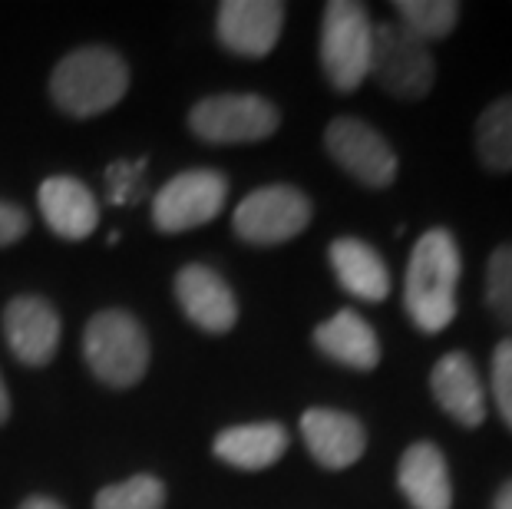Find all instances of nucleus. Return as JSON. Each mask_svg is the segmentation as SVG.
Here are the masks:
<instances>
[{
	"instance_id": "obj_1",
	"label": "nucleus",
	"mask_w": 512,
	"mask_h": 509,
	"mask_svg": "<svg viewBox=\"0 0 512 509\" xmlns=\"http://www.w3.org/2000/svg\"><path fill=\"white\" fill-rule=\"evenodd\" d=\"M460 245L446 229H430L413 245L403 305L423 334H440L456 318V285H460Z\"/></svg>"
},
{
	"instance_id": "obj_13",
	"label": "nucleus",
	"mask_w": 512,
	"mask_h": 509,
	"mask_svg": "<svg viewBox=\"0 0 512 509\" xmlns=\"http://www.w3.org/2000/svg\"><path fill=\"white\" fill-rule=\"evenodd\" d=\"M4 334L17 361L24 364H50L60 348V318L50 301L37 295L14 298L4 311Z\"/></svg>"
},
{
	"instance_id": "obj_25",
	"label": "nucleus",
	"mask_w": 512,
	"mask_h": 509,
	"mask_svg": "<svg viewBox=\"0 0 512 509\" xmlns=\"http://www.w3.org/2000/svg\"><path fill=\"white\" fill-rule=\"evenodd\" d=\"M493 397L503 424L512 430V338L499 341L493 351Z\"/></svg>"
},
{
	"instance_id": "obj_4",
	"label": "nucleus",
	"mask_w": 512,
	"mask_h": 509,
	"mask_svg": "<svg viewBox=\"0 0 512 509\" xmlns=\"http://www.w3.org/2000/svg\"><path fill=\"white\" fill-rule=\"evenodd\" d=\"M83 354L90 371L110 387H133L149 367V338L133 314L110 308L86 324Z\"/></svg>"
},
{
	"instance_id": "obj_3",
	"label": "nucleus",
	"mask_w": 512,
	"mask_h": 509,
	"mask_svg": "<svg viewBox=\"0 0 512 509\" xmlns=\"http://www.w3.org/2000/svg\"><path fill=\"white\" fill-rule=\"evenodd\" d=\"M374 20L357 0H331L321 20V67L337 93H354L370 77Z\"/></svg>"
},
{
	"instance_id": "obj_11",
	"label": "nucleus",
	"mask_w": 512,
	"mask_h": 509,
	"mask_svg": "<svg viewBox=\"0 0 512 509\" xmlns=\"http://www.w3.org/2000/svg\"><path fill=\"white\" fill-rule=\"evenodd\" d=\"M301 437L311 457L328 470H347L364 457L367 430L354 414L331 407H311L301 417Z\"/></svg>"
},
{
	"instance_id": "obj_10",
	"label": "nucleus",
	"mask_w": 512,
	"mask_h": 509,
	"mask_svg": "<svg viewBox=\"0 0 512 509\" xmlns=\"http://www.w3.org/2000/svg\"><path fill=\"white\" fill-rule=\"evenodd\" d=\"M285 27V4L278 0H225L215 30L225 50L238 57H268Z\"/></svg>"
},
{
	"instance_id": "obj_18",
	"label": "nucleus",
	"mask_w": 512,
	"mask_h": 509,
	"mask_svg": "<svg viewBox=\"0 0 512 509\" xmlns=\"http://www.w3.org/2000/svg\"><path fill=\"white\" fill-rule=\"evenodd\" d=\"M215 457L228 467L238 470H268L285 457L288 450V430L265 420V424H242L222 430L212 443Z\"/></svg>"
},
{
	"instance_id": "obj_9",
	"label": "nucleus",
	"mask_w": 512,
	"mask_h": 509,
	"mask_svg": "<svg viewBox=\"0 0 512 509\" xmlns=\"http://www.w3.org/2000/svg\"><path fill=\"white\" fill-rule=\"evenodd\" d=\"M331 159L347 176L364 182L370 189H384L397 179V153L374 126L357 116H337L331 119L324 133Z\"/></svg>"
},
{
	"instance_id": "obj_21",
	"label": "nucleus",
	"mask_w": 512,
	"mask_h": 509,
	"mask_svg": "<svg viewBox=\"0 0 512 509\" xmlns=\"http://www.w3.org/2000/svg\"><path fill=\"white\" fill-rule=\"evenodd\" d=\"M394 10L400 14V27L420 43L443 40L460 24V4L456 0H397Z\"/></svg>"
},
{
	"instance_id": "obj_14",
	"label": "nucleus",
	"mask_w": 512,
	"mask_h": 509,
	"mask_svg": "<svg viewBox=\"0 0 512 509\" xmlns=\"http://www.w3.org/2000/svg\"><path fill=\"white\" fill-rule=\"evenodd\" d=\"M430 391L456 424L479 427L486 420V391L479 384V371L470 354H443L430 374Z\"/></svg>"
},
{
	"instance_id": "obj_5",
	"label": "nucleus",
	"mask_w": 512,
	"mask_h": 509,
	"mask_svg": "<svg viewBox=\"0 0 512 509\" xmlns=\"http://www.w3.org/2000/svg\"><path fill=\"white\" fill-rule=\"evenodd\" d=\"M281 116L275 103L255 93H222L195 103L189 113L192 133L215 146L261 143L278 129Z\"/></svg>"
},
{
	"instance_id": "obj_15",
	"label": "nucleus",
	"mask_w": 512,
	"mask_h": 509,
	"mask_svg": "<svg viewBox=\"0 0 512 509\" xmlns=\"http://www.w3.org/2000/svg\"><path fill=\"white\" fill-rule=\"evenodd\" d=\"M397 486L407 496L413 509H450L453 506V483L450 467L437 443H413L400 457Z\"/></svg>"
},
{
	"instance_id": "obj_24",
	"label": "nucleus",
	"mask_w": 512,
	"mask_h": 509,
	"mask_svg": "<svg viewBox=\"0 0 512 509\" xmlns=\"http://www.w3.org/2000/svg\"><path fill=\"white\" fill-rule=\"evenodd\" d=\"M143 182H146V159L136 162H113L106 169V189H110V202L113 205H133L143 196Z\"/></svg>"
},
{
	"instance_id": "obj_20",
	"label": "nucleus",
	"mask_w": 512,
	"mask_h": 509,
	"mask_svg": "<svg viewBox=\"0 0 512 509\" xmlns=\"http://www.w3.org/2000/svg\"><path fill=\"white\" fill-rule=\"evenodd\" d=\"M476 153L486 169L509 172L512 169V96H503L476 123Z\"/></svg>"
},
{
	"instance_id": "obj_6",
	"label": "nucleus",
	"mask_w": 512,
	"mask_h": 509,
	"mask_svg": "<svg viewBox=\"0 0 512 509\" xmlns=\"http://www.w3.org/2000/svg\"><path fill=\"white\" fill-rule=\"evenodd\" d=\"M370 77L397 100H423L437 80V63H433L427 43L410 37L400 24H374Z\"/></svg>"
},
{
	"instance_id": "obj_29",
	"label": "nucleus",
	"mask_w": 512,
	"mask_h": 509,
	"mask_svg": "<svg viewBox=\"0 0 512 509\" xmlns=\"http://www.w3.org/2000/svg\"><path fill=\"white\" fill-rule=\"evenodd\" d=\"M10 417V397H7V387H4V377H0V424Z\"/></svg>"
},
{
	"instance_id": "obj_23",
	"label": "nucleus",
	"mask_w": 512,
	"mask_h": 509,
	"mask_svg": "<svg viewBox=\"0 0 512 509\" xmlns=\"http://www.w3.org/2000/svg\"><path fill=\"white\" fill-rule=\"evenodd\" d=\"M486 301L496 318L512 328V245H499L486 268Z\"/></svg>"
},
{
	"instance_id": "obj_16",
	"label": "nucleus",
	"mask_w": 512,
	"mask_h": 509,
	"mask_svg": "<svg viewBox=\"0 0 512 509\" xmlns=\"http://www.w3.org/2000/svg\"><path fill=\"white\" fill-rule=\"evenodd\" d=\"M40 212L60 238H86L100 225V205L83 182L70 176H53L40 186Z\"/></svg>"
},
{
	"instance_id": "obj_2",
	"label": "nucleus",
	"mask_w": 512,
	"mask_h": 509,
	"mask_svg": "<svg viewBox=\"0 0 512 509\" xmlns=\"http://www.w3.org/2000/svg\"><path fill=\"white\" fill-rule=\"evenodd\" d=\"M129 90V67L110 47H80L53 70L50 93L63 113L76 119L100 116Z\"/></svg>"
},
{
	"instance_id": "obj_8",
	"label": "nucleus",
	"mask_w": 512,
	"mask_h": 509,
	"mask_svg": "<svg viewBox=\"0 0 512 509\" xmlns=\"http://www.w3.org/2000/svg\"><path fill=\"white\" fill-rule=\"evenodd\" d=\"M228 179L219 169L179 172L152 199V222L159 232H189L209 225L225 209Z\"/></svg>"
},
{
	"instance_id": "obj_12",
	"label": "nucleus",
	"mask_w": 512,
	"mask_h": 509,
	"mask_svg": "<svg viewBox=\"0 0 512 509\" xmlns=\"http://www.w3.org/2000/svg\"><path fill=\"white\" fill-rule=\"evenodd\" d=\"M176 298L195 328L209 334H225L238 321L235 291L225 285L219 272L205 265H185L176 275Z\"/></svg>"
},
{
	"instance_id": "obj_27",
	"label": "nucleus",
	"mask_w": 512,
	"mask_h": 509,
	"mask_svg": "<svg viewBox=\"0 0 512 509\" xmlns=\"http://www.w3.org/2000/svg\"><path fill=\"white\" fill-rule=\"evenodd\" d=\"M20 509H63L57 500H50V496H30V500H24V506Z\"/></svg>"
},
{
	"instance_id": "obj_17",
	"label": "nucleus",
	"mask_w": 512,
	"mask_h": 509,
	"mask_svg": "<svg viewBox=\"0 0 512 509\" xmlns=\"http://www.w3.org/2000/svg\"><path fill=\"white\" fill-rule=\"evenodd\" d=\"M314 344L324 351L331 361L354 367V371H374L380 364V341L377 331L361 318L357 311L344 308L334 318L314 328Z\"/></svg>"
},
{
	"instance_id": "obj_22",
	"label": "nucleus",
	"mask_w": 512,
	"mask_h": 509,
	"mask_svg": "<svg viewBox=\"0 0 512 509\" xmlns=\"http://www.w3.org/2000/svg\"><path fill=\"white\" fill-rule=\"evenodd\" d=\"M166 506V486L149 473L129 476L96 493L93 509H162Z\"/></svg>"
},
{
	"instance_id": "obj_19",
	"label": "nucleus",
	"mask_w": 512,
	"mask_h": 509,
	"mask_svg": "<svg viewBox=\"0 0 512 509\" xmlns=\"http://www.w3.org/2000/svg\"><path fill=\"white\" fill-rule=\"evenodd\" d=\"M331 268L347 295L361 301H384L390 295V272L374 248L361 238H337L331 245Z\"/></svg>"
},
{
	"instance_id": "obj_7",
	"label": "nucleus",
	"mask_w": 512,
	"mask_h": 509,
	"mask_svg": "<svg viewBox=\"0 0 512 509\" xmlns=\"http://www.w3.org/2000/svg\"><path fill=\"white\" fill-rule=\"evenodd\" d=\"M311 222V199L294 186H265L238 202L235 235L248 245H281Z\"/></svg>"
},
{
	"instance_id": "obj_28",
	"label": "nucleus",
	"mask_w": 512,
	"mask_h": 509,
	"mask_svg": "<svg viewBox=\"0 0 512 509\" xmlns=\"http://www.w3.org/2000/svg\"><path fill=\"white\" fill-rule=\"evenodd\" d=\"M496 509H512V480L499 490V496H496Z\"/></svg>"
},
{
	"instance_id": "obj_26",
	"label": "nucleus",
	"mask_w": 512,
	"mask_h": 509,
	"mask_svg": "<svg viewBox=\"0 0 512 509\" xmlns=\"http://www.w3.org/2000/svg\"><path fill=\"white\" fill-rule=\"evenodd\" d=\"M27 229H30L27 212H24V209H17L14 202H4V199H0V248L20 242V238L27 235Z\"/></svg>"
}]
</instances>
